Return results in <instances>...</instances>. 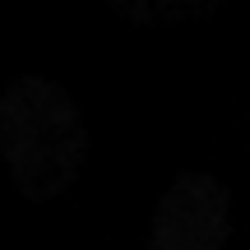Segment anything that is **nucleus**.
<instances>
[{"mask_svg":"<svg viewBox=\"0 0 250 250\" xmlns=\"http://www.w3.org/2000/svg\"><path fill=\"white\" fill-rule=\"evenodd\" d=\"M88 125L79 102L42 74H23L0 93V158L14 190L33 204L61 199L79 181Z\"/></svg>","mask_w":250,"mask_h":250,"instance_id":"nucleus-1","label":"nucleus"},{"mask_svg":"<svg viewBox=\"0 0 250 250\" xmlns=\"http://www.w3.org/2000/svg\"><path fill=\"white\" fill-rule=\"evenodd\" d=\"M232 190L213 171H181L148 223V250H227Z\"/></svg>","mask_w":250,"mask_h":250,"instance_id":"nucleus-2","label":"nucleus"}]
</instances>
